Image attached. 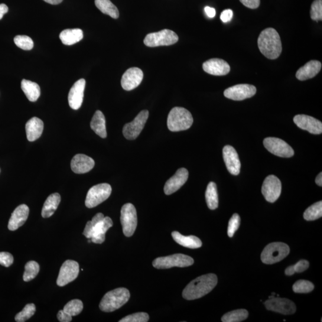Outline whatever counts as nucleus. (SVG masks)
Instances as JSON below:
<instances>
[{
	"label": "nucleus",
	"mask_w": 322,
	"mask_h": 322,
	"mask_svg": "<svg viewBox=\"0 0 322 322\" xmlns=\"http://www.w3.org/2000/svg\"><path fill=\"white\" fill-rule=\"evenodd\" d=\"M217 282V276L213 273L200 276L186 286L182 295L185 300H197L210 293L216 287Z\"/></svg>",
	"instance_id": "f257e3e1"
},
{
	"label": "nucleus",
	"mask_w": 322,
	"mask_h": 322,
	"mask_svg": "<svg viewBox=\"0 0 322 322\" xmlns=\"http://www.w3.org/2000/svg\"><path fill=\"white\" fill-rule=\"evenodd\" d=\"M261 53L269 59H276L281 55L282 46L281 38L276 29L269 28L263 30L258 38Z\"/></svg>",
	"instance_id": "f03ea898"
},
{
	"label": "nucleus",
	"mask_w": 322,
	"mask_h": 322,
	"mask_svg": "<svg viewBox=\"0 0 322 322\" xmlns=\"http://www.w3.org/2000/svg\"><path fill=\"white\" fill-rule=\"evenodd\" d=\"M194 119L191 113L181 107H175L169 113L167 126L172 132L184 131L191 127Z\"/></svg>",
	"instance_id": "7ed1b4c3"
},
{
	"label": "nucleus",
	"mask_w": 322,
	"mask_h": 322,
	"mask_svg": "<svg viewBox=\"0 0 322 322\" xmlns=\"http://www.w3.org/2000/svg\"><path fill=\"white\" fill-rule=\"evenodd\" d=\"M130 292L125 288H119L106 293L100 301L99 308L104 312H112L118 310L129 300Z\"/></svg>",
	"instance_id": "20e7f679"
},
{
	"label": "nucleus",
	"mask_w": 322,
	"mask_h": 322,
	"mask_svg": "<svg viewBox=\"0 0 322 322\" xmlns=\"http://www.w3.org/2000/svg\"><path fill=\"white\" fill-rule=\"evenodd\" d=\"M290 252V248L286 243L273 242L269 244L263 250L262 261L267 265H272L284 259Z\"/></svg>",
	"instance_id": "39448f33"
},
{
	"label": "nucleus",
	"mask_w": 322,
	"mask_h": 322,
	"mask_svg": "<svg viewBox=\"0 0 322 322\" xmlns=\"http://www.w3.org/2000/svg\"><path fill=\"white\" fill-rule=\"evenodd\" d=\"M194 260L190 256L176 253L167 256H162L156 259L152 265L155 268L158 269H167L178 267V268H186L192 265Z\"/></svg>",
	"instance_id": "423d86ee"
},
{
	"label": "nucleus",
	"mask_w": 322,
	"mask_h": 322,
	"mask_svg": "<svg viewBox=\"0 0 322 322\" xmlns=\"http://www.w3.org/2000/svg\"><path fill=\"white\" fill-rule=\"evenodd\" d=\"M178 40V35L174 31L165 29L146 35L144 44L148 47H155L172 45Z\"/></svg>",
	"instance_id": "0eeeda50"
},
{
	"label": "nucleus",
	"mask_w": 322,
	"mask_h": 322,
	"mask_svg": "<svg viewBox=\"0 0 322 322\" xmlns=\"http://www.w3.org/2000/svg\"><path fill=\"white\" fill-rule=\"evenodd\" d=\"M112 192V187L107 183L96 185L88 191L85 201L86 206L92 208L99 206L109 198Z\"/></svg>",
	"instance_id": "6e6552de"
},
{
	"label": "nucleus",
	"mask_w": 322,
	"mask_h": 322,
	"mask_svg": "<svg viewBox=\"0 0 322 322\" xmlns=\"http://www.w3.org/2000/svg\"><path fill=\"white\" fill-rule=\"evenodd\" d=\"M121 222L122 231L126 237H131L135 233L138 226V216L136 208L133 204L123 205L121 211Z\"/></svg>",
	"instance_id": "1a4fd4ad"
},
{
	"label": "nucleus",
	"mask_w": 322,
	"mask_h": 322,
	"mask_svg": "<svg viewBox=\"0 0 322 322\" xmlns=\"http://www.w3.org/2000/svg\"><path fill=\"white\" fill-rule=\"evenodd\" d=\"M148 117V110H143L139 113L132 122L126 123L123 126L122 130L123 135L125 138L130 141L138 138L144 128Z\"/></svg>",
	"instance_id": "9d476101"
},
{
	"label": "nucleus",
	"mask_w": 322,
	"mask_h": 322,
	"mask_svg": "<svg viewBox=\"0 0 322 322\" xmlns=\"http://www.w3.org/2000/svg\"><path fill=\"white\" fill-rule=\"evenodd\" d=\"M265 147L272 154L282 158H291L294 155V149L281 139L268 138L263 142Z\"/></svg>",
	"instance_id": "9b49d317"
},
{
	"label": "nucleus",
	"mask_w": 322,
	"mask_h": 322,
	"mask_svg": "<svg viewBox=\"0 0 322 322\" xmlns=\"http://www.w3.org/2000/svg\"><path fill=\"white\" fill-rule=\"evenodd\" d=\"M282 184L281 180L274 175H269L263 182L262 192L267 201L273 203L281 196Z\"/></svg>",
	"instance_id": "f8f14e48"
},
{
	"label": "nucleus",
	"mask_w": 322,
	"mask_h": 322,
	"mask_svg": "<svg viewBox=\"0 0 322 322\" xmlns=\"http://www.w3.org/2000/svg\"><path fill=\"white\" fill-rule=\"evenodd\" d=\"M80 272L79 263L74 260H68L63 263L60 269L57 279V285L64 286L74 281Z\"/></svg>",
	"instance_id": "ddd939ff"
},
{
	"label": "nucleus",
	"mask_w": 322,
	"mask_h": 322,
	"mask_svg": "<svg viewBox=\"0 0 322 322\" xmlns=\"http://www.w3.org/2000/svg\"><path fill=\"white\" fill-rule=\"evenodd\" d=\"M256 89L250 84H238L227 89L224 95L227 99L235 101H241L250 98L255 95Z\"/></svg>",
	"instance_id": "4468645a"
},
{
	"label": "nucleus",
	"mask_w": 322,
	"mask_h": 322,
	"mask_svg": "<svg viewBox=\"0 0 322 322\" xmlns=\"http://www.w3.org/2000/svg\"><path fill=\"white\" fill-rule=\"evenodd\" d=\"M265 305L268 310L285 315L294 314L297 309L294 302L286 298H269Z\"/></svg>",
	"instance_id": "2eb2a0df"
},
{
	"label": "nucleus",
	"mask_w": 322,
	"mask_h": 322,
	"mask_svg": "<svg viewBox=\"0 0 322 322\" xmlns=\"http://www.w3.org/2000/svg\"><path fill=\"white\" fill-rule=\"evenodd\" d=\"M294 122L299 128L306 130L311 134H321L322 123L313 117L305 115H297L294 116Z\"/></svg>",
	"instance_id": "dca6fc26"
},
{
	"label": "nucleus",
	"mask_w": 322,
	"mask_h": 322,
	"mask_svg": "<svg viewBox=\"0 0 322 322\" xmlns=\"http://www.w3.org/2000/svg\"><path fill=\"white\" fill-rule=\"evenodd\" d=\"M224 162L227 170L231 174L237 175L240 173V162L238 154L232 146L227 145L223 149Z\"/></svg>",
	"instance_id": "f3484780"
},
{
	"label": "nucleus",
	"mask_w": 322,
	"mask_h": 322,
	"mask_svg": "<svg viewBox=\"0 0 322 322\" xmlns=\"http://www.w3.org/2000/svg\"><path fill=\"white\" fill-rule=\"evenodd\" d=\"M188 177V172L187 169H178L176 173L166 182L164 188L165 194L170 195L180 189L186 183Z\"/></svg>",
	"instance_id": "a211bd4d"
},
{
	"label": "nucleus",
	"mask_w": 322,
	"mask_h": 322,
	"mask_svg": "<svg viewBox=\"0 0 322 322\" xmlns=\"http://www.w3.org/2000/svg\"><path fill=\"white\" fill-rule=\"evenodd\" d=\"M143 79V71L138 68H131L123 74L121 86L123 89L131 91L138 87Z\"/></svg>",
	"instance_id": "6ab92c4d"
},
{
	"label": "nucleus",
	"mask_w": 322,
	"mask_h": 322,
	"mask_svg": "<svg viewBox=\"0 0 322 322\" xmlns=\"http://www.w3.org/2000/svg\"><path fill=\"white\" fill-rule=\"evenodd\" d=\"M86 80L80 79L75 83L68 94V102L72 109L78 110L80 108L83 102Z\"/></svg>",
	"instance_id": "aec40b11"
},
{
	"label": "nucleus",
	"mask_w": 322,
	"mask_h": 322,
	"mask_svg": "<svg viewBox=\"0 0 322 322\" xmlns=\"http://www.w3.org/2000/svg\"><path fill=\"white\" fill-rule=\"evenodd\" d=\"M203 70L207 73L213 76H226L230 71L228 63L221 58H211L203 63Z\"/></svg>",
	"instance_id": "412c9836"
},
{
	"label": "nucleus",
	"mask_w": 322,
	"mask_h": 322,
	"mask_svg": "<svg viewBox=\"0 0 322 322\" xmlns=\"http://www.w3.org/2000/svg\"><path fill=\"white\" fill-rule=\"evenodd\" d=\"M95 165L93 159L84 154L75 155L72 159V170L76 174H84L92 170Z\"/></svg>",
	"instance_id": "4be33fe9"
},
{
	"label": "nucleus",
	"mask_w": 322,
	"mask_h": 322,
	"mask_svg": "<svg viewBox=\"0 0 322 322\" xmlns=\"http://www.w3.org/2000/svg\"><path fill=\"white\" fill-rule=\"evenodd\" d=\"M29 213V207L25 204L18 206L12 214L8 224V229L15 231L21 227L28 219Z\"/></svg>",
	"instance_id": "5701e85b"
},
{
	"label": "nucleus",
	"mask_w": 322,
	"mask_h": 322,
	"mask_svg": "<svg viewBox=\"0 0 322 322\" xmlns=\"http://www.w3.org/2000/svg\"><path fill=\"white\" fill-rule=\"evenodd\" d=\"M321 68V63L319 61L310 60L298 70L296 77L300 81L311 79L316 76Z\"/></svg>",
	"instance_id": "b1692460"
},
{
	"label": "nucleus",
	"mask_w": 322,
	"mask_h": 322,
	"mask_svg": "<svg viewBox=\"0 0 322 322\" xmlns=\"http://www.w3.org/2000/svg\"><path fill=\"white\" fill-rule=\"evenodd\" d=\"M26 133L29 142H34L40 138L44 129L43 121L37 117H33L26 123Z\"/></svg>",
	"instance_id": "393cba45"
},
{
	"label": "nucleus",
	"mask_w": 322,
	"mask_h": 322,
	"mask_svg": "<svg viewBox=\"0 0 322 322\" xmlns=\"http://www.w3.org/2000/svg\"><path fill=\"white\" fill-rule=\"evenodd\" d=\"M113 226V222L109 217H104L102 222L97 224L94 227L92 242L94 243L101 244L105 242V234L107 230Z\"/></svg>",
	"instance_id": "a878e982"
},
{
	"label": "nucleus",
	"mask_w": 322,
	"mask_h": 322,
	"mask_svg": "<svg viewBox=\"0 0 322 322\" xmlns=\"http://www.w3.org/2000/svg\"><path fill=\"white\" fill-rule=\"evenodd\" d=\"M171 235L175 242L178 243L179 245L186 247V248L197 249L200 248L203 245L201 240L197 236H185L182 235L181 234L177 232V231L172 232Z\"/></svg>",
	"instance_id": "bb28decb"
},
{
	"label": "nucleus",
	"mask_w": 322,
	"mask_h": 322,
	"mask_svg": "<svg viewBox=\"0 0 322 322\" xmlns=\"http://www.w3.org/2000/svg\"><path fill=\"white\" fill-rule=\"evenodd\" d=\"M92 128L96 135L105 139L107 137L105 117L100 110H97L94 113L90 123Z\"/></svg>",
	"instance_id": "cd10ccee"
},
{
	"label": "nucleus",
	"mask_w": 322,
	"mask_h": 322,
	"mask_svg": "<svg viewBox=\"0 0 322 322\" xmlns=\"http://www.w3.org/2000/svg\"><path fill=\"white\" fill-rule=\"evenodd\" d=\"M60 201L61 197L59 194L55 193L50 195L44 204L41 212L42 217L49 218L53 216L59 206Z\"/></svg>",
	"instance_id": "c85d7f7f"
},
{
	"label": "nucleus",
	"mask_w": 322,
	"mask_h": 322,
	"mask_svg": "<svg viewBox=\"0 0 322 322\" xmlns=\"http://www.w3.org/2000/svg\"><path fill=\"white\" fill-rule=\"evenodd\" d=\"M59 38L62 43L71 45L79 43L83 38V32L80 29H68L61 31Z\"/></svg>",
	"instance_id": "c756f323"
},
{
	"label": "nucleus",
	"mask_w": 322,
	"mask_h": 322,
	"mask_svg": "<svg viewBox=\"0 0 322 322\" xmlns=\"http://www.w3.org/2000/svg\"><path fill=\"white\" fill-rule=\"evenodd\" d=\"M21 88L25 96L30 102H36L40 96V87L37 83L31 81L23 80L21 82Z\"/></svg>",
	"instance_id": "7c9ffc66"
},
{
	"label": "nucleus",
	"mask_w": 322,
	"mask_h": 322,
	"mask_svg": "<svg viewBox=\"0 0 322 322\" xmlns=\"http://www.w3.org/2000/svg\"><path fill=\"white\" fill-rule=\"evenodd\" d=\"M206 198L208 207L211 210L217 209L219 207L217 185L211 181L208 184L206 192Z\"/></svg>",
	"instance_id": "2f4dec72"
},
{
	"label": "nucleus",
	"mask_w": 322,
	"mask_h": 322,
	"mask_svg": "<svg viewBox=\"0 0 322 322\" xmlns=\"http://www.w3.org/2000/svg\"><path fill=\"white\" fill-rule=\"evenodd\" d=\"M95 5L103 14L109 15L113 19L119 18L118 9L110 0H95Z\"/></svg>",
	"instance_id": "473e14b6"
},
{
	"label": "nucleus",
	"mask_w": 322,
	"mask_h": 322,
	"mask_svg": "<svg viewBox=\"0 0 322 322\" xmlns=\"http://www.w3.org/2000/svg\"><path fill=\"white\" fill-rule=\"evenodd\" d=\"M248 311L245 309H239L229 312L222 317L223 322H240L246 319L248 317Z\"/></svg>",
	"instance_id": "72a5a7b5"
},
{
	"label": "nucleus",
	"mask_w": 322,
	"mask_h": 322,
	"mask_svg": "<svg viewBox=\"0 0 322 322\" xmlns=\"http://www.w3.org/2000/svg\"><path fill=\"white\" fill-rule=\"evenodd\" d=\"M322 216V202L319 201L312 205L305 210L304 218L307 221H314Z\"/></svg>",
	"instance_id": "f704fd0d"
},
{
	"label": "nucleus",
	"mask_w": 322,
	"mask_h": 322,
	"mask_svg": "<svg viewBox=\"0 0 322 322\" xmlns=\"http://www.w3.org/2000/svg\"><path fill=\"white\" fill-rule=\"evenodd\" d=\"M25 271L23 276L25 282L31 281L34 279L40 272V265L34 261L29 262L25 267Z\"/></svg>",
	"instance_id": "c9c22d12"
},
{
	"label": "nucleus",
	"mask_w": 322,
	"mask_h": 322,
	"mask_svg": "<svg viewBox=\"0 0 322 322\" xmlns=\"http://www.w3.org/2000/svg\"><path fill=\"white\" fill-rule=\"evenodd\" d=\"M83 302L80 300H73L68 302L65 305L63 310L67 313L70 314L72 317L76 316L81 313L83 310Z\"/></svg>",
	"instance_id": "e433bc0d"
},
{
	"label": "nucleus",
	"mask_w": 322,
	"mask_h": 322,
	"mask_svg": "<svg viewBox=\"0 0 322 322\" xmlns=\"http://www.w3.org/2000/svg\"><path fill=\"white\" fill-rule=\"evenodd\" d=\"M36 311L35 305L34 304H28L23 310L16 315L15 320L17 322H24L33 316Z\"/></svg>",
	"instance_id": "4c0bfd02"
},
{
	"label": "nucleus",
	"mask_w": 322,
	"mask_h": 322,
	"mask_svg": "<svg viewBox=\"0 0 322 322\" xmlns=\"http://www.w3.org/2000/svg\"><path fill=\"white\" fill-rule=\"evenodd\" d=\"M314 286L310 281L300 280L296 282L292 286V289L295 293H309L313 290Z\"/></svg>",
	"instance_id": "58836bf2"
},
{
	"label": "nucleus",
	"mask_w": 322,
	"mask_h": 322,
	"mask_svg": "<svg viewBox=\"0 0 322 322\" xmlns=\"http://www.w3.org/2000/svg\"><path fill=\"white\" fill-rule=\"evenodd\" d=\"M15 44L21 49L31 50L34 47V42L27 35H17L14 38Z\"/></svg>",
	"instance_id": "ea45409f"
},
{
	"label": "nucleus",
	"mask_w": 322,
	"mask_h": 322,
	"mask_svg": "<svg viewBox=\"0 0 322 322\" xmlns=\"http://www.w3.org/2000/svg\"><path fill=\"white\" fill-rule=\"evenodd\" d=\"M310 16L312 20L315 21L322 20V0H314L312 3Z\"/></svg>",
	"instance_id": "a19ab883"
},
{
	"label": "nucleus",
	"mask_w": 322,
	"mask_h": 322,
	"mask_svg": "<svg viewBox=\"0 0 322 322\" xmlns=\"http://www.w3.org/2000/svg\"><path fill=\"white\" fill-rule=\"evenodd\" d=\"M149 314L143 312H139L127 315L120 320L119 322H147L149 321Z\"/></svg>",
	"instance_id": "79ce46f5"
},
{
	"label": "nucleus",
	"mask_w": 322,
	"mask_h": 322,
	"mask_svg": "<svg viewBox=\"0 0 322 322\" xmlns=\"http://www.w3.org/2000/svg\"><path fill=\"white\" fill-rule=\"evenodd\" d=\"M240 223V218L238 214H234L229 222L227 234L230 237H232L236 231L238 229Z\"/></svg>",
	"instance_id": "37998d69"
},
{
	"label": "nucleus",
	"mask_w": 322,
	"mask_h": 322,
	"mask_svg": "<svg viewBox=\"0 0 322 322\" xmlns=\"http://www.w3.org/2000/svg\"><path fill=\"white\" fill-rule=\"evenodd\" d=\"M14 256L11 253L7 252H0V265L6 268H9L14 263Z\"/></svg>",
	"instance_id": "c03bdc74"
},
{
	"label": "nucleus",
	"mask_w": 322,
	"mask_h": 322,
	"mask_svg": "<svg viewBox=\"0 0 322 322\" xmlns=\"http://www.w3.org/2000/svg\"><path fill=\"white\" fill-rule=\"evenodd\" d=\"M309 262L307 260H302L298 262L297 264L292 266L294 270L295 273L303 272L309 268Z\"/></svg>",
	"instance_id": "a18cd8bd"
},
{
	"label": "nucleus",
	"mask_w": 322,
	"mask_h": 322,
	"mask_svg": "<svg viewBox=\"0 0 322 322\" xmlns=\"http://www.w3.org/2000/svg\"><path fill=\"white\" fill-rule=\"evenodd\" d=\"M245 7L251 9H257L260 5V0H240Z\"/></svg>",
	"instance_id": "49530a36"
},
{
	"label": "nucleus",
	"mask_w": 322,
	"mask_h": 322,
	"mask_svg": "<svg viewBox=\"0 0 322 322\" xmlns=\"http://www.w3.org/2000/svg\"><path fill=\"white\" fill-rule=\"evenodd\" d=\"M233 16V13L232 10H224V11L222 12V14H221L220 19L223 22L227 23L232 20Z\"/></svg>",
	"instance_id": "de8ad7c7"
},
{
	"label": "nucleus",
	"mask_w": 322,
	"mask_h": 322,
	"mask_svg": "<svg viewBox=\"0 0 322 322\" xmlns=\"http://www.w3.org/2000/svg\"><path fill=\"white\" fill-rule=\"evenodd\" d=\"M57 317L58 321L60 322H70L72 321L71 315L63 310L58 312Z\"/></svg>",
	"instance_id": "09e8293b"
},
{
	"label": "nucleus",
	"mask_w": 322,
	"mask_h": 322,
	"mask_svg": "<svg viewBox=\"0 0 322 322\" xmlns=\"http://www.w3.org/2000/svg\"><path fill=\"white\" fill-rule=\"evenodd\" d=\"M94 226L91 221L87 223L85 229H84L83 235L85 236L87 238H92L93 233Z\"/></svg>",
	"instance_id": "8fccbe9b"
},
{
	"label": "nucleus",
	"mask_w": 322,
	"mask_h": 322,
	"mask_svg": "<svg viewBox=\"0 0 322 322\" xmlns=\"http://www.w3.org/2000/svg\"><path fill=\"white\" fill-rule=\"evenodd\" d=\"M104 217H105V216H104V215L102 213L97 214L96 216L93 218L92 220L91 221L93 226H95L97 224L102 222Z\"/></svg>",
	"instance_id": "3c124183"
},
{
	"label": "nucleus",
	"mask_w": 322,
	"mask_h": 322,
	"mask_svg": "<svg viewBox=\"0 0 322 322\" xmlns=\"http://www.w3.org/2000/svg\"><path fill=\"white\" fill-rule=\"evenodd\" d=\"M205 12H206L208 17L210 18L215 17L216 15V10L213 8L208 7V6L205 8Z\"/></svg>",
	"instance_id": "603ef678"
},
{
	"label": "nucleus",
	"mask_w": 322,
	"mask_h": 322,
	"mask_svg": "<svg viewBox=\"0 0 322 322\" xmlns=\"http://www.w3.org/2000/svg\"><path fill=\"white\" fill-rule=\"evenodd\" d=\"M8 11V7L5 4L0 5V20L3 18V16L7 14Z\"/></svg>",
	"instance_id": "864d4df0"
},
{
	"label": "nucleus",
	"mask_w": 322,
	"mask_h": 322,
	"mask_svg": "<svg viewBox=\"0 0 322 322\" xmlns=\"http://www.w3.org/2000/svg\"><path fill=\"white\" fill-rule=\"evenodd\" d=\"M293 266H289L285 270V275L287 276H292L295 274Z\"/></svg>",
	"instance_id": "5fc2aeb1"
},
{
	"label": "nucleus",
	"mask_w": 322,
	"mask_h": 322,
	"mask_svg": "<svg viewBox=\"0 0 322 322\" xmlns=\"http://www.w3.org/2000/svg\"><path fill=\"white\" fill-rule=\"evenodd\" d=\"M45 2L48 3L52 5H57L60 4L62 2L63 0H43Z\"/></svg>",
	"instance_id": "6e6d98bb"
},
{
	"label": "nucleus",
	"mask_w": 322,
	"mask_h": 322,
	"mask_svg": "<svg viewBox=\"0 0 322 322\" xmlns=\"http://www.w3.org/2000/svg\"><path fill=\"white\" fill-rule=\"evenodd\" d=\"M315 183H316L318 186H322V173L320 172L318 174L316 178H315Z\"/></svg>",
	"instance_id": "4d7b16f0"
}]
</instances>
